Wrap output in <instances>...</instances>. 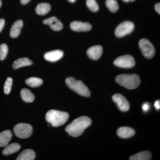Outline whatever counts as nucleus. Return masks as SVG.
I'll return each instance as SVG.
<instances>
[{
	"mask_svg": "<svg viewBox=\"0 0 160 160\" xmlns=\"http://www.w3.org/2000/svg\"><path fill=\"white\" fill-rule=\"evenodd\" d=\"M91 119L88 117L82 116L75 119L66 127V131L69 135L73 137H78L81 135L85 129L91 125Z\"/></svg>",
	"mask_w": 160,
	"mask_h": 160,
	"instance_id": "obj_1",
	"label": "nucleus"
},
{
	"mask_svg": "<svg viewBox=\"0 0 160 160\" xmlns=\"http://www.w3.org/2000/svg\"><path fill=\"white\" fill-rule=\"evenodd\" d=\"M69 118V115L67 112L56 110H49L46 115V121L53 127H59L64 125Z\"/></svg>",
	"mask_w": 160,
	"mask_h": 160,
	"instance_id": "obj_2",
	"label": "nucleus"
},
{
	"mask_svg": "<svg viewBox=\"0 0 160 160\" xmlns=\"http://www.w3.org/2000/svg\"><path fill=\"white\" fill-rule=\"evenodd\" d=\"M116 81L121 86L128 89H134L139 86L141 80L137 74H121L116 78Z\"/></svg>",
	"mask_w": 160,
	"mask_h": 160,
	"instance_id": "obj_3",
	"label": "nucleus"
},
{
	"mask_svg": "<svg viewBox=\"0 0 160 160\" xmlns=\"http://www.w3.org/2000/svg\"><path fill=\"white\" fill-rule=\"evenodd\" d=\"M66 83L69 88L80 95L86 97L90 96V90L80 80H76L74 78L69 77L66 79Z\"/></svg>",
	"mask_w": 160,
	"mask_h": 160,
	"instance_id": "obj_4",
	"label": "nucleus"
},
{
	"mask_svg": "<svg viewBox=\"0 0 160 160\" xmlns=\"http://www.w3.org/2000/svg\"><path fill=\"white\" fill-rule=\"evenodd\" d=\"M13 131L17 137L22 139L26 138L31 136L32 128L29 124L20 123L14 126Z\"/></svg>",
	"mask_w": 160,
	"mask_h": 160,
	"instance_id": "obj_5",
	"label": "nucleus"
},
{
	"mask_svg": "<svg viewBox=\"0 0 160 160\" xmlns=\"http://www.w3.org/2000/svg\"><path fill=\"white\" fill-rule=\"evenodd\" d=\"M139 46L143 55L148 59L152 58L154 56L155 50L152 44L146 39L140 40L138 43Z\"/></svg>",
	"mask_w": 160,
	"mask_h": 160,
	"instance_id": "obj_6",
	"label": "nucleus"
},
{
	"mask_svg": "<svg viewBox=\"0 0 160 160\" xmlns=\"http://www.w3.org/2000/svg\"><path fill=\"white\" fill-rule=\"evenodd\" d=\"M134 24L131 22L126 21L121 23L115 30V34L117 37L121 38L129 34L134 29Z\"/></svg>",
	"mask_w": 160,
	"mask_h": 160,
	"instance_id": "obj_7",
	"label": "nucleus"
},
{
	"mask_svg": "<svg viewBox=\"0 0 160 160\" xmlns=\"http://www.w3.org/2000/svg\"><path fill=\"white\" fill-rule=\"evenodd\" d=\"M115 66L123 68H131L135 65L134 58L130 55L119 57L114 61Z\"/></svg>",
	"mask_w": 160,
	"mask_h": 160,
	"instance_id": "obj_8",
	"label": "nucleus"
},
{
	"mask_svg": "<svg viewBox=\"0 0 160 160\" xmlns=\"http://www.w3.org/2000/svg\"><path fill=\"white\" fill-rule=\"evenodd\" d=\"M112 100L117 105L121 111L126 112L129 109V104L127 99L119 93H117L112 96Z\"/></svg>",
	"mask_w": 160,
	"mask_h": 160,
	"instance_id": "obj_9",
	"label": "nucleus"
},
{
	"mask_svg": "<svg viewBox=\"0 0 160 160\" xmlns=\"http://www.w3.org/2000/svg\"><path fill=\"white\" fill-rule=\"evenodd\" d=\"M43 23L46 25H48L52 30L55 31H59L62 29V23L55 17H52L49 18L44 20Z\"/></svg>",
	"mask_w": 160,
	"mask_h": 160,
	"instance_id": "obj_10",
	"label": "nucleus"
},
{
	"mask_svg": "<svg viewBox=\"0 0 160 160\" xmlns=\"http://www.w3.org/2000/svg\"><path fill=\"white\" fill-rule=\"evenodd\" d=\"M70 27L72 30L76 32H86L91 30V24L88 22H82L79 21H74L71 23Z\"/></svg>",
	"mask_w": 160,
	"mask_h": 160,
	"instance_id": "obj_11",
	"label": "nucleus"
},
{
	"mask_svg": "<svg viewBox=\"0 0 160 160\" xmlns=\"http://www.w3.org/2000/svg\"><path fill=\"white\" fill-rule=\"evenodd\" d=\"M103 52V48L102 46H92L87 50V54L90 59L93 60L99 59L102 56Z\"/></svg>",
	"mask_w": 160,
	"mask_h": 160,
	"instance_id": "obj_12",
	"label": "nucleus"
},
{
	"mask_svg": "<svg viewBox=\"0 0 160 160\" xmlns=\"http://www.w3.org/2000/svg\"><path fill=\"white\" fill-rule=\"evenodd\" d=\"M63 55L64 53L61 50H53L45 53L44 58L49 62H55L61 59L63 57Z\"/></svg>",
	"mask_w": 160,
	"mask_h": 160,
	"instance_id": "obj_13",
	"label": "nucleus"
},
{
	"mask_svg": "<svg viewBox=\"0 0 160 160\" xmlns=\"http://www.w3.org/2000/svg\"><path fill=\"white\" fill-rule=\"evenodd\" d=\"M23 26V22L22 20H18L15 22L10 29V36L11 38H17L20 34Z\"/></svg>",
	"mask_w": 160,
	"mask_h": 160,
	"instance_id": "obj_14",
	"label": "nucleus"
},
{
	"mask_svg": "<svg viewBox=\"0 0 160 160\" xmlns=\"http://www.w3.org/2000/svg\"><path fill=\"white\" fill-rule=\"evenodd\" d=\"M135 132L134 129L130 127H122L119 128L117 130V134L119 137L123 138H131L134 135Z\"/></svg>",
	"mask_w": 160,
	"mask_h": 160,
	"instance_id": "obj_15",
	"label": "nucleus"
},
{
	"mask_svg": "<svg viewBox=\"0 0 160 160\" xmlns=\"http://www.w3.org/2000/svg\"><path fill=\"white\" fill-rule=\"evenodd\" d=\"M12 138L10 130H6L0 132V147H6L8 145Z\"/></svg>",
	"mask_w": 160,
	"mask_h": 160,
	"instance_id": "obj_16",
	"label": "nucleus"
},
{
	"mask_svg": "<svg viewBox=\"0 0 160 160\" xmlns=\"http://www.w3.org/2000/svg\"><path fill=\"white\" fill-rule=\"evenodd\" d=\"M32 64V61L29 60L28 58H20L14 61L12 64V68L13 69H16L24 66H30Z\"/></svg>",
	"mask_w": 160,
	"mask_h": 160,
	"instance_id": "obj_17",
	"label": "nucleus"
},
{
	"mask_svg": "<svg viewBox=\"0 0 160 160\" xmlns=\"http://www.w3.org/2000/svg\"><path fill=\"white\" fill-rule=\"evenodd\" d=\"M35 153L31 149H26L22 152L18 156L17 160H33L35 158Z\"/></svg>",
	"mask_w": 160,
	"mask_h": 160,
	"instance_id": "obj_18",
	"label": "nucleus"
},
{
	"mask_svg": "<svg viewBox=\"0 0 160 160\" xmlns=\"http://www.w3.org/2000/svg\"><path fill=\"white\" fill-rule=\"evenodd\" d=\"M51 10V6L49 3H40L36 8V13L39 15H45Z\"/></svg>",
	"mask_w": 160,
	"mask_h": 160,
	"instance_id": "obj_19",
	"label": "nucleus"
},
{
	"mask_svg": "<svg viewBox=\"0 0 160 160\" xmlns=\"http://www.w3.org/2000/svg\"><path fill=\"white\" fill-rule=\"evenodd\" d=\"M21 146L18 143H12L6 146L5 149L3 150L2 153L4 155H9L15 152H17L20 150Z\"/></svg>",
	"mask_w": 160,
	"mask_h": 160,
	"instance_id": "obj_20",
	"label": "nucleus"
},
{
	"mask_svg": "<svg viewBox=\"0 0 160 160\" xmlns=\"http://www.w3.org/2000/svg\"><path fill=\"white\" fill-rule=\"evenodd\" d=\"M152 154L149 151L141 152L132 156L129 158L130 160H149L151 159Z\"/></svg>",
	"mask_w": 160,
	"mask_h": 160,
	"instance_id": "obj_21",
	"label": "nucleus"
},
{
	"mask_svg": "<svg viewBox=\"0 0 160 160\" xmlns=\"http://www.w3.org/2000/svg\"><path fill=\"white\" fill-rule=\"evenodd\" d=\"M21 96L22 99L26 102H32L34 101V94L30 90L27 89H23L21 90Z\"/></svg>",
	"mask_w": 160,
	"mask_h": 160,
	"instance_id": "obj_22",
	"label": "nucleus"
},
{
	"mask_svg": "<svg viewBox=\"0 0 160 160\" xmlns=\"http://www.w3.org/2000/svg\"><path fill=\"white\" fill-rule=\"evenodd\" d=\"M26 83L30 87L36 88L40 86L42 84V80L39 78H30L26 80Z\"/></svg>",
	"mask_w": 160,
	"mask_h": 160,
	"instance_id": "obj_23",
	"label": "nucleus"
},
{
	"mask_svg": "<svg viewBox=\"0 0 160 160\" xmlns=\"http://www.w3.org/2000/svg\"><path fill=\"white\" fill-rule=\"evenodd\" d=\"M106 6L112 12H115L119 8L117 0H106Z\"/></svg>",
	"mask_w": 160,
	"mask_h": 160,
	"instance_id": "obj_24",
	"label": "nucleus"
},
{
	"mask_svg": "<svg viewBox=\"0 0 160 160\" xmlns=\"http://www.w3.org/2000/svg\"><path fill=\"white\" fill-rule=\"evenodd\" d=\"M86 5L91 11L97 12L99 10V6L95 0H87Z\"/></svg>",
	"mask_w": 160,
	"mask_h": 160,
	"instance_id": "obj_25",
	"label": "nucleus"
},
{
	"mask_svg": "<svg viewBox=\"0 0 160 160\" xmlns=\"http://www.w3.org/2000/svg\"><path fill=\"white\" fill-rule=\"evenodd\" d=\"M8 52V46L6 44L0 45V60L3 61L6 58Z\"/></svg>",
	"mask_w": 160,
	"mask_h": 160,
	"instance_id": "obj_26",
	"label": "nucleus"
},
{
	"mask_svg": "<svg viewBox=\"0 0 160 160\" xmlns=\"http://www.w3.org/2000/svg\"><path fill=\"white\" fill-rule=\"evenodd\" d=\"M12 79L11 78H8L5 82L4 87V91L6 94H9L11 91L12 86Z\"/></svg>",
	"mask_w": 160,
	"mask_h": 160,
	"instance_id": "obj_27",
	"label": "nucleus"
},
{
	"mask_svg": "<svg viewBox=\"0 0 160 160\" xmlns=\"http://www.w3.org/2000/svg\"><path fill=\"white\" fill-rule=\"evenodd\" d=\"M149 109H150V105L149 103L146 102L143 104L142 106L143 111L147 112V111H149Z\"/></svg>",
	"mask_w": 160,
	"mask_h": 160,
	"instance_id": "obj_28",
	"label": "nucleus"
},
{
	"mask_svg": "<svg viewBox=\"0 0 160 160\" xmlns=\"http://www.w3.org/2000/svg\"><path fill=\"white\" fill-rule=\"evenodd\" d=\"M5 25V21L4 19H0V32L2 30Z\"/></svg>",
	"mask_w": 160,
	"mask_h": 160,
	"instance_id": "obj_29",
	"label": "nucleus"
},
{
	"mask_svg": "<svg viewBox=\"0 0 160 160\" xmlns=\"http://www.w3.org/2000/svg\"><path fill=\"white\" fill-rule=\"evenodd\" d=\"M155 9L156 11L158 13L160 14V3H158L157 4H156L155 6Z\"/></svg>",
	"mask_w": 160,
	"mask_h": 160,
	"instance_id": "obj_30",
	"label": "nucleus"
},
{
	"mask_svg": "<svg viewBox=\"0 0 160 160\" xmlns=\"http://www.w3.org/2000/svg\"><path fill=\"white\" fill-rule=\"evenodd\" d=\"M154 107H155L156 109H157V110L160 109V102L159 100L156 101L154 103Z\"/></svg>",
	"mask_w": 160,
	"mask_h": 160,
	"instance_id": "obj_31",
	"label": "nucleus"
},
{
	"mask_svg": "<svg viewBox=\"0 0 160 160\" xmlns=\"http://www.w3.org/2000/svg\"><path fill=\"white\" fill-rule=\"evenodd\" d=\"M21 2L22 5H26L31 0H20Z\"/></svg>",
	"mask_w": 160,
	"mask_h": 160,
	"instance_id": "obj_32",
	"label": "nucleus"
},
{
	"mask_svg": "<svg viewBox=\"0 0 160 160\" xmlns=\"http://www.w3.org/2000/svg\"><path fill=\"white\" fill-rule=\"evenodd\" d=\"M123 2H133L135 0H122Z\"/></svg>",
	"mask_w": 160,
	"mask_h": 160,
	"instance_id": "obj_33",
	"label": "nucleus"
},
{
	"mask_svg": "<svg viewBox=\"0 0 160 160\" xmlns=\"http://www.w3.org/2000/svg\"><path fill=\"white\" fill-rule=\"evenodd\" d=\"M68 1H69V2H70L73 3L74 2H75L76 0H68Z\"/></svg>",
	"mask_w": 160,
	"mask_h": 160,
	"instance_id": "obj_34",
	"label": "nucleus"
},
{
	"mask_svg": "<svg viewBox=\"0 0 160 160\" xmlns=\"http://www.w3.org/2000/svg\"><path fill=\"white\" fill-rule=\"evenodd\" d=\"M1 6H2V1L0 0V8H1Z\"/></svg>",
	"mask_w": 160,
	"mask_h": 160,
	"instance_id": "obj_35",
	"label": "nucleus"
}]
</instances>
